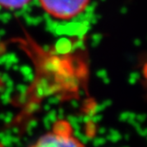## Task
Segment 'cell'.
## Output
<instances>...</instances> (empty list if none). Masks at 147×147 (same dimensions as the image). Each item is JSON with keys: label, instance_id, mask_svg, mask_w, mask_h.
Wrapping results in <instances>:
<instances>
[{"label": "cell", "instance_id": "2", "mask_svg": "<svg viewBox=\"0 0 147 147\" xmlns=\"http://www.w3.org/2000/svg\"><path fill=\"white\" fill-rule=\"evenodd\" d=\"M91 0H39L41 7L49 16L57 19L68 20L86 10Z\"/></svg>", "mask_w": 147, "mask_h": 147}, {"label": "cell", "instance_id": "1", "mask_svg": "<svg viewBox=\"0 0 147 147\" xmlns=\"http://www.w3.org/2000/svg\"><path fill=\"white\" fill-rule=\"evenodd\" d=\"M30 147H85V144L76 136L72 123L60 119L55 120L50 130L40 136Z\"/></svg>", "mask_w": 147, "mask_h": 147}, {"label": "cell", "instance_id": "4", "mask_svg": "<svg viewBox=\"0 0 147 147\" xmlns=\"http://www.w3.org/2000/svg\"><path fill=\"white\" fill-rule=\"evenodd\" d=\"M142 79H143V83L145 85V89L147 91V58L144 61L143 65L142 67Z\"/></svg>", "mask_w": 147, "mask_h": 147}, {"label": "cell", "instance_id": "3", "mask_svg": "<svg viewBox=\"0 0 147 147\" xmlns=\"http://www.w3.org/2000/svg\"><path fill=\"white\" fill-rule=\"evenodd\" d=\"M32 0H0V7L7 10H19L27 6Z\"/></svg>", "mask_w": 147, "mask_h": 147}]
</instances>
